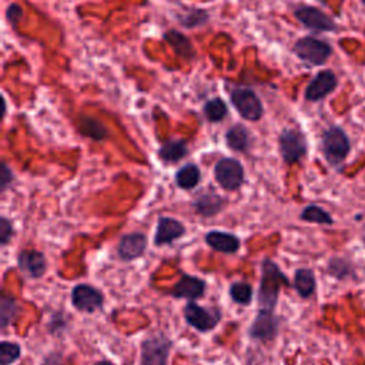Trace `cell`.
<instances>
[{
    "mask_svg": "<svg viewBox=\"0 0 365 365\" xmlns=\"http://www.w3.org/2000/svg\"><path fill=\"white\" fill-rule=\"evenodd\" d=\"M284 286H288V279L286 274L279 268L276 263L265 258L263 261V276L258 290L260 310L272 311L276 309L280 288Z\"/></svg>",
    "mask_w": 365,
    "mask_h": 365,
    "instance_id": "obj_1",
    "label": "cell"
},
{
    "mask_svg": "<svg viewBox=\"0 0 365 365\" xmlns=\"http://www.w3.org/2000/svg\"><path fill=\"white\" fill-rule=\"evenodd\" d=\"M350 140L343 129L334 126L329 127L323 136V151L325 159L337 166L345 160L350 153Z\"/></svg>",
    "mask_w": 365,
    "mask_h": 365,
    "instance_id": "obj_2",
    "label": "cell"
},
{
    "mask_svg": "<svg viewBox=\"0 0 365 365\" xmlns=\"http://www.w3.org/2000/svg\"><path fill=\"white\" fill-rule=\"evenodd\" d=\"M294 52L302 62H307L313 66H321L331 56L332 49L327 42H323L320 39L302 38L295 43Z\"/></svg>",
    "mask_w": 365,
    "mask_h": 365,
    "instance_id": "obj_3",
    "label": "cell"
},
{
    "mask_svg": "<svg viewBox=\"0 0 365 365\" xmlns=\"http://www.w3.org/2000/svg\"><path fill=\"white\" fill-rule=\"evenodd\" d=\"M215 176L219 185L228 192H234L240 189L242 186V182H244V169H242L238 160L231 157L222 159L216 164Z\"/></svg>",
    "mask_w": 365,
    "mask_h": 365,
    "instance_id": "obj_4",
    "label": "cell"
},
{
    "mask_svg": "<svg viewBox=\"0 0 365 365\" xmlns=\"http://www.w3.org/2000/svg\"><path fill=\"white\" fill-rule=\"evenodd\" d=\"M231 103L235 110L250 121H257L263 116V104L250 88H235L231 91Z\"/></svg>",
    "mask_w": 365,
    "mask_h": 365,
    "instance_id": "obj_5",
    "label": "cell"
},
{
    "mask_svg": "<svg viewBox=\"0 0 365 365\" xmlns=\"http://www.w3.org/2000/svg\"><path fill=\"white\" fill-rule=\"evenodd\" d=\"M185 317H186V321L192 327H194L196 329L201 332L215 329L222 320V314L219 310L216 309L208 310V309L200 307L199 304L194 301H190L186 304Z\"/></svg>",
    "mask_w": 365,
    "mask_h": 365,
    "instance_id": "obj_6",
    "label": "cell"
},
{
    "mask_svg": "<svg viewBox=\"0 0 365 365\" xmlns=\"http://www.w3.org/2000/svg\"><path fill=\"white\" fill-rule=\"evenodd\" d=\"M171 341L164 336L148 337L141 344V365H167Z\"/></svg>",
    "mask_w": 365,
    "mask_h": 365,
    "instance_id": "obj_7",
    "label": "cell"
},
{
    "mask_svg": "<svg viewBox=\"0 0 365 365\" xmlns=\"http://www.w3.org/2000/svg\"><path fill=\"white\" fill-rule=\"evenodd\" d=\"M280 151L286 163H297L307 153V141L302 133L287 129L280 136Z\"/></svg>",
    "mask_w": 365,
    "mask_h": 365,
    "instance_id": "obj_8",
    "label": "cell"
},
{
    "mask_svg": "<svg viewBox=\"0 0 365 365\" xmlns=\"http://www.w3.org/2000/svg\"><path fill=\"white\" fill-rule=\"evenodd\" d=\"M73 306L83 313H95L103 307V294L88 284H79L72 291Z\"/></svg>",
    "mask_w": 365,
    "mask_h": 365,
    "instance_id": "obj_9",
    "label": "cell"
},
{
    "mask_svg": "<svg viewBox=\"0 0 365 365\" xmlns=\"http://www.w3.org/2000/svg\"><path fill=\"white\" fill-rule=\"evenodd\" d=\"M295 17L314 32H331L336 30V23L323 10L314 6H300L295 9Z\"/></svg>",
    "mask_w": 365,
    "mask_h": 365,
    "instance_id": "obj_10",
    "label": "cell"
},
{
    "mask_svg": "<svg viewBox=\"0 0 365 365\" xmlns=\"http://www.w3.org/2000/svg\"><path fill=\"white\" fill-rule=\"evenodd\" d=\"M279 332V318L272 311L260 310L250 328V337L260 341H271Z\"/></svg>",
    "mask_w": 365,
    "mask_h": 365,
    "instance_id": "obj_11",
    "label": "cell"
},
{
    "mask_svg": "<svg viewBox=\"0 0 365 365\" xmlns=\"http://www.w3.org/2000/svg\"><path fill=\"white\" fill-rule=\"evenodd\" d=\"M337 87V77L332 72L324 70L320 72L307 86L306 99L310 102H318L327 98L334 88Z\"/></svg>",
    "mask_w": 365,
    "mask_h": 365,
    "instance_id": "obj_12",
    "label": "cell"
},
{
    "mask_svg": "<svg viewBox=\"0 0 365 365\" xmlns=\"http://www.w3.org/2000/svg\"><path fill=\"white\" fill-rule=\"evenodd\" d=\"M147 247V238L141 233H132L126 234L123 238L120 240L118 244V256L126 260V261H133L139 257L143 256Z\"/></svg>",
    "mask_w": 365,
    "mask_h": 365,
    "instance_id": "obj_13",
    "label": "cell"
},
{
    "mask_svg": "<svg viewBox=\"0 0 365 365\" xmlns=\"http://www.w3.org/2000/svg\"><path fill=\"white\" fill-rule=\"evenodd\" d=\"M19 268L29 277L40 279L46 272V258L40 251L24 250L17 257Z\"/></svg>",
    "mask_w": 365,
    "mask_h": 365,
    "instance_id": "obj_14",
    "label": "cell"
},
{
    "mask_svg": "<svg viewBox=\"0 0 365 365\" xmlns=\"http://www.w3.org/2000/svg\"><path fill=\"white\" fill-rule=\"evenodd\" d=\"M185 233H186V228L178 220L171 219V217H162L159 220L157 230L155 234V244L156 246L170 244V242L182 237Z\"/></svg>",
    "mask_w": 365,
    "mask_h": 365,
    "instance_id": "obj_15",
    "label": "cell"
},
{
    "mask_svg": "<svg viewBox=\"0 0 365 365\" xmlns=\"http://www.w3.org/2000/svg\"><path fill=\"white\" fill-rule=\"evenodd\" d=\"M204 291H205V283L201 279L185 274V276H182L178 280V283L173 287L171 295L176 298H187L190 301H194L200 298L204 294Z\"/></svg>",
    "mask_w": 365,
    "mask_h": 365,
    "instance_id": "obj_16",
    "label": "cell"
},
{
    "mask_svg": "<svg viewBox=\"0 0 365 365\" xmlns=\"http://www.w3.org/2000/svg\"><path fill=\"white\" fill-rule=\"evenodd\" d=\"M205 242L219 253L233 254L240 249V238L226 231H210L205 234Z\"/></svg>",
    "mask_w": 365,
    "mask_h": 365,
    "instance_id": "obj_17",
    "label": "cell"
},
{
    "mask_svg": "<svg viewBox=\"0 0 365 365\" xmlns=\"http://www.w3.org/2000/svg\"><path fill=\"white\" fill-rule=\"evenodd\" d=\"M224 205H226V200L222 196L216 194L215 192H207L201 194L193 203L196 212H199L200 216L204 217L216 216L217 212H220L224 208Z\"/></svg>",
    "mask_w": 365,
    "mask_h": 365,
    "instance_id": "obj_18",
    "label": "cell"
},
{
    "mask_svg": "<svg viewBox=\"0 0 365 365\" xmlns=\"http://www.w3.org/2000/svg\"><path fill=\"white\" fill-rule=\"evenodd\" d=\"M189 153L187 143L185 140H170L159 150V157L166 163H176L185 159Z\"/></svg>",
    "mask_w": 365,
    "mask_h": 365,
    "instance_id": "obj_19",
    "label": "cell"
},
{
    "mask_svg": "<svg viewBox=\"0 0 365 365\" xmlns=\"http://www.w3.org/2000/svg\"><path fill=\"white\" fill-rule=\"evenodd\" d=\"M164 39L173 46L174 52L186 60H192L196 56V52L193 49L192 42L185 36L181 35L177 30H169L164 35Z\"/></svg>",
    "mask_w": 365,
    "mask_h": 365,
    "instance_id": "obj_20",
    "label": "cell"
},
{
    "mask_svg": "<svg viewBox=\"0 0 365 365\" xmlns=\"http://www.w3.org/2000/svg\"><path fill=\"white\" fill-rule=\"evenodd\" d=\"M294 286L298 294L302 298H309L313 295L316 290V277L314 272L309 268H300L295 271V277H294Z\"/></svg>",
    "mask_w": 365,
    "mask_h": 365,
    "instance_id": "obj_21",
    "label": "cell"
},
{
    "mask_svg": "<svg viewBox=\"0 0 365 365\" xmlns=\"http://www.w3.org/2000/svg\"><path fill=\"white\" fill-rule=\"evenodd\" d=\"M201 173L200 169L196 164H186L182 166L177 174H176V182L180 189H185V190H192L194 189L199 181H200Z\"/></svg>",
    "mask_w": 365,
    "mask_h": 365,
    "instance_id": "obj_22",
    "label": "cell"
},
{
    "mask_svg": "<svg viewBox=\"0 0 365 365\" xmlns=\"http://www.w3.org/2000/svg\"><path fill=\"white\" fill-rule=\"evenodd\" d=\"M226 141L234 151H246L250 144L249 130L242 125H235L227 132Z\"/></svg>",
    "mask_w": 365,
    "mask_h": 365,
    "instance_id": "obj_23",
    "label": "cell"
},
{
    "mask_svg": "<svg viewBox=\"0 0 365 365\" xmlns=\"http://www.w3.org/2000/svg\"><path fill=\"white\" fill-rule=\"evenodd\" d=\"M204 116L208 121H212V123L222 121L227 116V104L220 98L211 99L204 104Z\"/></svg>",
    "mask_w": 365,
    "mask_h": 365,
    "instance_id": "obj_24",
    "label": "cell"
},
{
    "mask_svg": "<svg viewBox=\"0 0 365 365\" xmlns=\"http://www.w3.org/2000/svg\"><path fill=\"white\" fill-rule=\"evenodd\" d=\"M301 219L317 224H332V217L318 205H309L304 208L301 212Z\"/></svg>",
    "mask_w": 365,
    "mask_h": 365,
    "instance_id": "obj_25",
    "label": "cell"
},
{
    "mask_svg": "<svg viewBox=\"0 0 365 365\" xmlns=\"http://www.w3.org/2000/svg\"><path fill=\"white\" fill-rule=\"evenodd\" d=\"M80 129H81L83 134L91 137V139H95V140H102L107 136L106 129L95 118L83 117L81 121H80Z\"/></svg>",
    "mask_w": 365,
    "mask_h": 365,
    "instance_id": "obj_26",
    "label": "cell"
},
{
    "mask_svg": "<svg viewBox=\"0 0 365 365\" xmlns=\"http://www.w3.org/2000/svg\"><path fill=\"white\" fill-rule=\"evenodd\" d=\"M231 298L241 306H249L253 298V288L247 283H234L230 287Z\"/></svg>",
    "mask_w": 365,
    "mask_h": 365,
    "instance_id": "obj_27",
    "label": "cell"
},
{
    "mask_svg": "<svg viewBox=\"0 0 365 365\" xmlns=\"http://www.w3.org/2000/svg\"><path fill=\"white\" fill-rule=\"evenodd\" d=\"M17 316V307L15 300L5 295L2 297V302H0V323H2V328H6Z\"/></svg>",
    "mask_w": 365,
    "mask_h": 365,
    "instance_id": "obj_28",
    "label": "cell"
},
{
    "mask_svg": "<svg viewBox=\"0 0 365 365\" xmlns=\"http://www.w3.org/2000/svg\"><path fill=\"white\" fill-rule=\"evenodd\" d=\"M207 20H208V13L203 9H194V10L189 12L187 15L178 17L180 24L187 27V29L203 26V24L207 23Z\"/></svg>",
    "mask_w": 365,
    "mask_h": 365,
    "instance_id": "obj_29",
    "label": "cell"
},
{
    "mask_svg": "<svg viewBox=\"0 0 365 365\" xmlns=\"http://www.w3.org/2000/svg\"><path fill=\"white\" fill-rule=\"evenodd\" d=\"M20 357V345L3 341L0 345V365H10Z\"/></svg>",
    "mask_w": 365,
    "mask_h": 365,
    "instance_id": "obj_30",
    "label": "cell"
},
{
    "mask_svg": "<svg viewBox=\"0 0 365 365\" xmlns=\"http://www.w3.org/2000/svg\"><path fill=\"white\" fill-rule=\"evenodd\" d=\"M12 235H13L12 223L8 219L2 217V219H0V244L6 246L8 242L10 241Z\"/></svg>",
    "mask_w": 365,
    "mask_h": 365,
    "instance_id": "obj_31",
    "label": "cell"
},
{
    "mask_svg": "<svg viewBox=\"0 0 365 365\" xmlns=\"http://www.w3.org/2000/svg\"><path fill=\"white\" fill-rule=\"evenodd\" d=\"M13 181V173L12 170L8 167L6 163H2V166H0V189H2V192H5Z\"/></svg>",
    "mask_w": 365,
    "mask_h": 365,
    "instance_id": "obj_32",
    "label": "cell"
},
{
    "mask_svg": "<svg viewBox=\"0 0 365 365\" xmlns=\"http://www.w3.org/2000/svg\"><path fill=\"white\" fill-rule=\"evenodd\" d=\"M22 16H23V10H22V8L19 5L12 3V5L8 6V9H6V19H8V22L10 24L16 26L19 23V20L22 19Z\"/></svg>",
    "mask_w": 365,
    "mask_h": 365,
    "instance_id": "obj_33",
    "label": "cell"
},
{
    "mask_svg": "<svg viewBox=\"0 0 365 365\" xmlns=\"http://www.w3.org/2000/svg\"><path fill=\"white\" fill-rule=\"evenodd\" d=\"M63 359H62V355L57 354V352H52L50 355H47L43 361L42 365H62Z\"/></svg>",
    "mask_w": 365,
    "mask_h": 365,
    "instance_id": "obj_34",
    "label": "cell"
},
{
    "mask_svg": "<svg viewBox=\"0 0 365 365\" xmlns=\"http://www.w3.org/2000/svg\"><path fill=\"white\" fill-rule=\"evenodd\" d=\"M96 365H114V364H111L110 361H100V362H98Z\"/></svg>",
    "mask_w": 365,
    "mask_h": 365,
    "instance_id": "obj_35",
    "label": "cell"
},
{
    "mask_svg": "<svg viewBox=\"0 0 365 365\" xmlns=\"http://www.w3.org/2000/svg\"><path fill=\"white\" fill-rule=\"evenodd\" d=\"M362 2H364V3H365V0H362Z\"/></svg>",
    "mask_w": 365,
    "mask_h": 365,
    "instance_id": "obj_36",
    "label": "cell"
}]
</instances>
